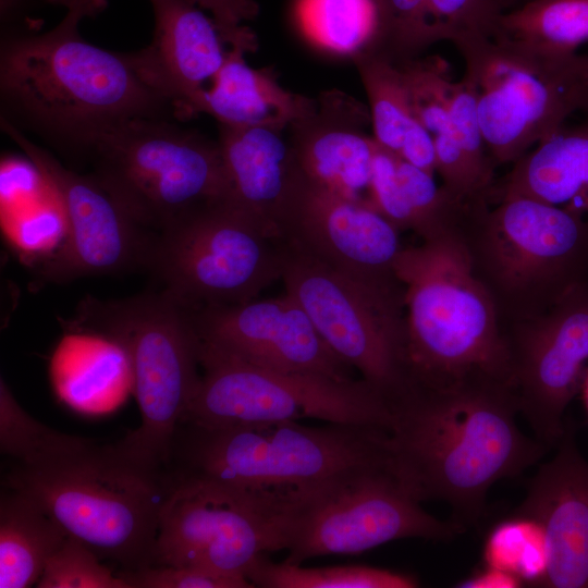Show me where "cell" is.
Listing matches in <instances>:
<instances>
[{
  "instance_id": "1",
  "label": "cell",
  "mask_w": 588,
  "mask_h": 588,
  "mask_svg": "<svg viewBox=\"0 0 588 588\" xmlns=\"http://www.w3.org/2000/svg\"><path fill=\"white\" fill-rule=\"evenodd\" d=\"M388 404V469L420 503L449 504L451 519L465 529L482 516L497 481L520 475L548 450L519 430L518 405L505 383L412 388Z\"/></svg>"
},
{
  "instance_id": "2",
  "label": "cell",
  "mask_w": 588,
  "mask_h": 588,
  "mask_svg": "<svg viewBox=\"0 0 588 588\" xmlns=\"http://www.w3.org/2000/svg\"><path fill=\"white\" fill-rule=\"evenodd\" d=\"M62 20L46 33L11 32L1 40V119L56 147L84 155L102 131L133 118L175 119L130 53L95 46Z\"/></svg>"
},
{
  "instance_id": "3",
  "label": "cell",
  "mask_w": 588,
  "mask_h": 588,
  "mask_svg": "<svg viewBox=\"0 0 588 588\" xmlns=\"http://www.w3.org/2000/svg\"><path fill=\"white\" fill-rule=\"evenodd\" d=\"M394 271L405 289L411 388L442 391L485 381L511 387L502 322L458 232L404 246Z\"/></svg>"
},
{
  "instance_id": "4",
  "label": "cell",
  "mask_w": 588,
  "mask_h": 588,
  "mask_svg": "<svg viewBox=\"0 0 588 588\" xmlns=\"http://www.w3.org/2000/svg\"><path fill=\"white\" fill-rule=\"evenodd\" d=\"M76 323L117 346L131 372L142 422L110 450L155 475L169 460L200 382L201 344L193 310L161 290L122 301L84 302Z\"/></svg>"
},
{
  "instance_id": "5",
  "label": "cell",
  "mask_w": 588,
  "mask_h": 588,
  "mask_svg": "<svg viewBox=\"0 0 588 588\" xmlns=\"http://www.w3.org/2000/svg\"><path fill=\"white\" fill-rule=\"evenodd\" d=\"M503 328L588 283V218L523 195L474 201L458 231Z\"/></svg>"
},
{
  "instance_id": "6",
  "label": "cell",
  "mask_w": 588,
  "mask_h": 588,
  "mask_svg": "<svg viewBox=\"0 0 588 588\" xmlns=\"http://www.w3.org/2000/svg\"><path fill=\"white\" fill-rule=\"evenodd\" d=\"M191 427L189 474L259 494L290 512L340 476L385 461L387 431L372 427L293 420Z\"/></svg>"
},
{
  "instance_id": "7",
  "label": "cell",
  "mask_w": 588,
  "mask_h": 588,
  "mask_svg": "<svg viewBox=\"0 0 588 588\" xmlns=\"http://www.w3.org/2000/svg\"><path fill=\"white\" fill-rule=\"evenodd\" d=\"M93 175L143 230L159 233L228 200L218 140L167 118H133L99 133L84 155Z\"/></svg>"
},
{
  "instance_id": "8",
  "label": "cell",
  "mask_w": 588,
  "mask_h": 588,
  "mask_svg": "<svg viewBox=\"0 0 588 588\" xmlns=\"http://www.w3.org/2000/svg\"><path fill=\"white\" fill-rule=\"evenodd\" d=\"M30 497L68 536L135 571L152 565L159 514L166 494L155 475L117 457L109 446L89 450L8 479Z\"/></svg>"
},
{
  "instance_id": "9",
  "label": "cell",
  "mask_w": 588,
  "mask_h": 588,
  "mask_svg": "<svg viewBox=\"0 0 588 588\" xmlns=\"http://www.w3.org/2000/svg\"><path fill=\"white\" fill-rule=\"evenodd\" d=\"M455 48L495 166L514 164L588 108V56L547 53L501 37Z\"/></svg>"
},
{
  "instance_id": "10",
  "label": "cell",
  "mask_w": 588,
  "mask_h": 588,
  "mask_svg": "<svg viewBox=\"0 0 588 588\" xmlns=\"http://www.w3.org/2000/svg\"><path fill=\"white\" fill-rule=\"evenodd\" d=\"M281 279L329 348L385 400L409 389L403 284L372 286L282 242Z\"/></svg>"
},
{
  "instance_id": "11",
  "label": "cell",
  "mask_w": 588,
  "mask_h": 588,
  "mask_svg": "<svg viewBox=\"0 0 588 588\" xmlns=\"http://www.w3.org/2000/svg\"><path fill=\"white\" fill-rule=\"evenodd\" d=\"M201 377L183 422L218 428L304 418L388 431L385 397L362 378L281 371L201 350Z\"/></svg>"
},
{
  "instance_id": "12",
  "label": "cell",
  "mask_w": 588,
  "mask_h": 588,
  "mask_svg": "<svg viewBox=\"0 0 588 588\" xmlns=\"http://www.w3.org/2000/svg\"><path fill=\"white\" fill-rule=\"evenodd\" d=\"M282 265V242L222 200L155 235L146 268L197 310L257 298L281 279Z\"/></svg>"
},
{
  "instance_id": "13",
  "label": "cell",
  "mask_w": 588,
  "mask_h": 588,
  "mask_svg": "<svg viewBox=\"0 0 588 588\" xmlns=\"http://www.w3.org/2000/svg\"><path fill=\"white\" fill-rule=\"evenodd\" d=\"M289 528L284 506L188 473L162 502L152 565L246 578L260 555L287 550Z\"/></svg>"
},
{
  "instance_id": "14",
  "label": "cell",
  "mask_w": 588,
  "mask_h": 588,
  "mask_svg": "<svg viewBox=\"0 0 588 588\" xmlns=\"http://www.w3.org/2000/svg\"><path fill=\"white\" fill-rule=\"evenodd\" d=\"M463 531L452 519L426 512L382 461L340 476L293 509L284 561L359 554L406 538L446 541Z\"/></svg>"
},
{
  "instance_id": "15",
  "label": "cell",
  "mask_w": 588,
  "mask_h": 588,
  "mask_svg": "<svg viewBox=\"0 0 588 588\" xmlns=\"http://www.w3.org/2000/svg\"><path fill=\"white\" fill-rule=\"evenodd\" d=\"M1 126L36 166L62 212L63 241L45 265V278L64 282L147 266L155 236L145 235L93 174L63 167L3 119Z\"/></svg>"
},
{
  "instance_id": "16",
  "label": "cell",
  "mask_w": 588,
  "mask_h": 588,
  "mask_svg": "<svg viewBox=\"0 0 588 588\" xmlns=\"http://www.w3.org/2000/svg\"><path fill=\"white\" fill-rule=\"evenodd\" d=\"M504 329L511 389L535 438L555 446L564 413L588 372V283L547 311Z\"/></svg>"
},
{
  "instance_id": "17",
  "label": "cell",
  "mask_w": 588,
  "mask_h": 588,
  "mask_svg": "<svg viewBox=\"0 0 588 588\" xmlns=\"http://www.w3.org/2000/svg\"><path fill=\"white\" fill-rule=\"evenodd\" d=\"M399 231L371 205L308 181L305 175L281 224V241L372 286L402 284L394 264Z\"/></svg>"
},
{
  "instance_id": "18",
  "label": "cell",
  "mask_w": 588,
  "mask_h": 588,
  "mask_svg": "<svg viewBox=\"0 0 588 588\" xmlns=\"http://www.w3.org/2000/svg\"><path fill=\"white\" fill-rule=\"evenodd\" d=\"M193 314L204 351L281 371L354 379V369L329 348L305 310L286 293Z\"/></svg>"
},
{
  "instance_id": "19",
  "label": "cell",
  "mask_w": 588,
  "mask_h": 588,
  "mask_svg": "<svg viewBox=\"0 0 588 588\" xmlns=\"http://www.w3.org/2000/svg\"><path fill=\"white\" fill-rule=\"evenodd\" d=\"M555 446L513 513L535 519L543 529L549 565L540 587L588 588V462L569 424Z\"/></svg>"
},
{
  "instance_id": "20",
  "label": "cell",
  "mask_w": 588,
  "mask_h": 588,
  "mask_svg": "<svg viewBox=\"0 0 588 588\" xmlns=\"http://www.w3.org/2000/svg\"><path fill=\"white\" fill-rule=\"evenodd\" d=\"M149 1L151 42L130 54L146 84L183 120L185 107L211 85L231 46L213 19L189 0Z\"/></svg>"
},
{
  "instance_id": "21",
  "label": "cell",
  "mask_w": 588,
  "mask_h": 588,
  "mask_svg": "<svg viewBox=\"0 0 588 588\" xmlns=\"http://www.w3.org/2000/svg\"><path fill=\"white\" fill-rule=\"evenodd\" d=\"M313 114L291 125L290 140L305 177L369 204L377 143L366 132L369 108L339 90L321 93Z\"/></svg>"
},
{
  "instance_id": "22",
  "label": "cell",
  "mask_w": 588,
  "mask_h": 588,
  "mask_svg": "<svg viewBox=\"0 0 588 588\" xmlns=\"http://www.w3.org/2000/svg\"><path fill=\"white\" fill-rule=\"evenodd\" d=\"M283 128L219 125L218 144L229 184L228 201L271 238L304 177Z\"/></svg>"
},
{
  "instance_id": "23",
  "label": "cell",
  "mask_w": 588,
  "mask_h": 588,
  "mask_svg": "<svg viewBox=\"0 0 588 588\" xmlns=\"http://www.w3.org/2000/svg\"><path fill=\"white\" fill-rule=\"evenodd\" d=\"M380 51L401 62L420 57L433 44L494 38L513 0H377Z\"/></svg>"
},
{
  "instance_id": "24",
  "label": "cell",
  "mask_w": 588,
  "mask_h": 588,
  "mask_svg": "<svg viewBox=\"0 0 588 588\" xmlns=\"http://www.w3.org/2000/svg\"><path fill=\"white\" fill-rule=\"evenodd\" d=\"M248 52L243 46L230 47L211 85L185 107L183 120L207 113L221 125L287 130L315 112L316 99L283 88L272 69L248 65Z\"/></svg>"
},
{
  "instance_id": "25",
  "label": "cell",
  "mask_w": 588,
  "mask_h": 588,
  "mask_svg": "<svg viewBox=\"0 0 588 588\" xmlns=\"http://www.w3.org/2000/svg\"><path fill=\"white\" fill-rule=\"evenodd\" d=\"M474 201L453 198L434 175L377 146L369 204L399 231H412L421 241L458 232Z\"/></svg>"
},
{
  "instance_id": "26",
  "label": "cell",
  "mask_w": 588,
  "mask_h": 588,
  "mask_svg": "<svg viewBox=\"0 0 588 588\" xmlns=\"http://www.w3.org/2000/svg\"><path fill=\"white\" fill-rule=\"evenodd\" d=\"M584 113L581 122L562 126L495 181L490 204L523 195L588 218V108Z\"/></svg>"
},
{
  "instance_id": "27",
  "label": "cell",
  "mask_w": 588,
  "mask_h": 588,
  "mask_svg": "<svg viewBox=\"0 0 588 588\" xmlns=\"http://www.w3.org/2000/svg\"><path fill=\"white\" fill-rule=\"evenodd\" d=\"M10 488V487H9ZM68 535L30 497L10 488L0 500V588L37 585Z\"/></svg>"
},
{
  "instance_id": "28",
  "label": "cell",
  "mask_w": 588,
  "mask_h": 588,
  "mask_svg": "<svg viewBox=\"0 0 588 588\" xmlns=\"http://www.w3.org/2000/svg\"><path fill=\"white\" fill-rule=\"evenodd\" d=\"M293 16L309 40L331 53L355 59L380 49L377 0H295Z\"/></svg>"
},
{
  "instance_id": "29",
  "label": "cell",
  "mask_w": 588,
  "mask_h": 588,
  "mask_svg": "<svg viewBox=\"0 0 588 588\" xmlns=\"http://www.w3.org/2000/svg\"><path fill=\"white\" fill-rule=\"evenodd\" d=\"M495 37L547 53H575L588 42V0L527 1L502 15Z\"/></svg>"
},
{
  "instance_id": "30",
  "label": "cell",
  "mask_w": 588,
  "mask_h": 588,
  "mask_svg": "<svg viewBox=\"0 0 588 588\" xmlns=\"http://www.w3.org/2000/svg\"><path fill=\"white\" fill-rule=\"evenodd\" d=\"M353 60L368 97L372 136L378 146L397 155L416 122L402 70L382 51H369Z\"/></svg>"
},
{
  "instance_id": "31",
  "label": "cell",
  "mask_w": 588,
  "mask_h": 588,
  "mask_svg": "<svg viewBox=\"0 0 588 588\" xmlns=\"http://www.w3.org/2000/svg\"><path fill=\"white\" fill-rule=\"evenodd\" d=\"M95 444L47 427L29 416L17 403L5 381L0 380V449L25 468H44L79 453Z\"/></svg>"
},
{
  "instance_id": "32",
  "label": "cell",
  "mask_w": 588,
  "mask_h": 588,
  "mask_svg": "<svg viewBox=\"0 0 588 588\" xmlns=\"http://www.w3.org/2000/svg\"><path fill=\"white\" fill-rule=\"evenodd\" d=\"M254 587L264 588H414L411 574L367 565L303 567L274 563L260 555L246 574Z\"/></svg>"
},
{
  "instance_id": "33",
  "label": "cell",
  "mask_w": 588,
  "mask_h": 588,
  "mask_svg": "<svg viewBox=\"0 0 588 588\" xmlns=\"http://www.w3.org/2000/svg\"><path fill=\"white\" fill-rule=\"evenodd\" d=\"M483 563L515 574L523 584L540 587L549 552L542 527L532 518L512 513L487 534Z\"/></svg>"
},
{
  "instance_id": "34",
  "label": "cell",
  "mask_w": 588,
  "mask_h": 588,
  "mask_svg": "<svg viewBox=\"0 0 588 588\" xmlns=\"http://www.w3.org/2000/svg\"><path fill=\"white\" fill-rule=\"evenodd\" d=\"M415 119L433 136L449 128L453 81L439 57H417L397 62Z\"/></svg>"
},
{
  "instance_id": "35",
  "label": "cell",
  "mask_w": 588,
  "mask_h": 588,
  "mask_svg": "<svg viewBox=\"0 0 588 588\" xmlns=\"http://www.w3.org/2000/svg\"><path fill=\"white\" fill-rule=\"evenodd\" d=\"M38 588H131L82 541L68 536L49 558Z\"/></svg>"
},
{
  "instance_id": "36",
  "label": "cell",
  "mask_w": 588,
  "mask_h": 588,
  "mask_svg": "<svg viewBox=\"0 0 588 588\" xmlns=\"http://www.w3.org/2000/svg\"><path fill=\"white\" fill-rule=\"evenodd\" d=\"M476 171L492 185L495 163L488 154L478 119L477 98L473 84L463 76L452 86L449 128Z\"/></svg>"
},
{
  "instance_id": "37",
  "label": "cell",
  "mask_w": 588,
  "mask_h": 588,
  "mask_svg": "<svg viewBox=\"0 0 588 588\" xmlns=\"http://www.w3.org/2000/svg\"><path fill=\"white\" fill-rule=\"evenodd\" d=\"M131 588H249L247 578L198 567L149 565L120 574Z\"/></svg>"
},
{
  "instance_id": "38",
  "label": "cell",
  "mask_w": 588,
  "mask_h": 588,
  "mask_svg": "<svg viewBox=\"0 0 588 588\" xmlns=\"http://www.w3.org/2000/svg\"><path fill=\"white\" fill-rule=\"evenodd\" d=\"M200 9L211 13L220 32L230 46H243L250 52L257 47V37L243 23L253 21L259 13V5L254 0H189Z\"/></svg>"
},
{
  "instance_id": "39",
  "label": "cell",
  "mask_w": 588,
  "mask_h": 588,
  "mask_svg": "<svg viewBox=\"0 0 588 588\" xmlns=\"http://www.w3.org/2000/svg\"><path fill=\"white\" fill-rule=\"evenodd\" d=\"M397 156L416 168L436 174L434 137L417 120L406 133Z\"/></svg>"
},
{
  "instance_id": "40",
  "label": "cell",
  "mask_w": 588,
  "mask_h": 588,
  "mask_svg": "<svg viewBox=\"0 0 588 588\" xmlns=\"http://www.w3.org/2000/svg\"><path fill=\"white\" fill-rule=\"evenodd\" d=\"M522 586H524L523 581L515 574L486 564L456 585L462 588H517Z\"/></svg>"
},
{
  "instance_id": "41",
  "label": "cell",
  "mask_w": 588,
  "mask_h": 588,
  "mask_svg": "<svg viewBox=\"0 0 588 588\" xmlns=\"http://www.w3.org/2000/svg\"><path fill=\"white\" fill-rule=\"evenodd\" d=\"M50 4L61 5L66 9L63 20L78 25L84 17H94L106 7L107 0H45Z\"/></svg>"
},
{
  "instance_id": "42",
  "label": "cell",
  "mask_w": 588,
  "mask_h": 588,
  "mask_svg": "<svg viewBox=\"0 0 588 588\" xmlns=\"http://www.w3.org/2000/svg\"><path fill=\"white\" fill-rule=\"evenodd\" d=\"M581 390H583V392H584L585 403H586V406H587V408H588V372H587L586 378H585V380H584Z\"/></svg>"
},
{
  "instance_id": "43",
  "label": "cell",
  "mask_w": 588,
  "mask_h": 588,
  "mask_svg": "<svg viewBox=\"0 0 588 588\" xmlns=\"http://www.w3.org/2000/svg\"><path fill=\"white\" fill-rule=\"evenodd\" d=\"M530 0H513L515 8Z\"/></svg>"
}]
</instances>
